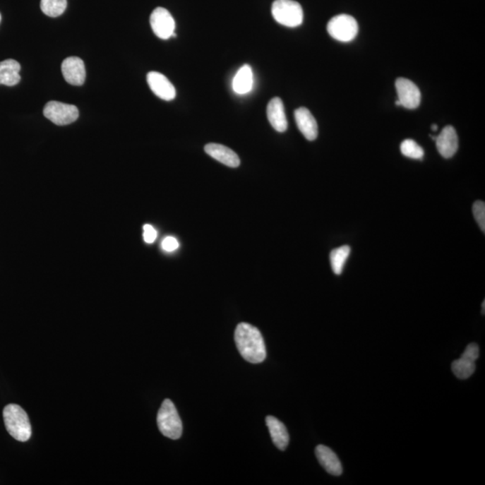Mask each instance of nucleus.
Segmentation results:
<instances>
[{"instance_id":"a211bd4d","label":"nucleus","mask_w":485,"mask_h":485,"mask_svg":"<svg viewBox=\"0 0 485 485\" xmlns=\"http://www.w3.org/2000/svg\"><path fill=\"white\" fill-rule=\"evenodd\" d=\"M253 84V76L252 68L249 65H244L237 71L233 79V89L236 94L246 95L252 90Z\"/></svg>"},{"instance_id":"423d86ee","label":"nucleus","mask_w":485,"mask_h":485,"mask_svg":"<svg viewBox=\"0 0 485 485\" xmlns=\"http://www.w3.org/2000/svg\"><path fill=\"white\" fill-rule=\"evenodd\" d=\"M44 116L59 126L71 124L78 120V109L75 105L52 101L46 104L44 109Z\"/></svg>"},{"instance_id":"393cba45","label":"nucleus","mask_w":485,"mask_h":485,"mask_svg":"<svg viewBox=\"0 0 485 485\" xmlns=\"http://www.w3.org/2000/svg\"><path fill=\"white\" fill-rule=\"evenodd\" d=\"M143 239L145 240V242L148 244H152L155 242V240L157 239V232L156 229H154V227L151 225H145L143 227Z\"/></svg>"},{"instance_id":"f257e3e1","label":"nucleus","mask_w":485,"mask_h":485,"mask_svg":"<svg viewBox=\"0 0 485 485\" xmlns=\"http://www.w3.org/2000/svg\"><path fill=\"white\" fill-rule=\"evenodd\" d=\"M235 342L241 356L246 361L261 363L266 358V348L262 333L247 323H241L235 331Z\"/></svg>"},{"instance_id":"bb28decb","label":"nucleus","mask_w":485,"mask_h":485,"mask_svg":"<svg viewBox=\"0 0 485 485\" xmlns=\"http://www.w3.org/2000/svg\"><path fill=\"white\" fill-rule=\"evenodd\" d=\"M485 301L483 302V314H484Z\"/></svg>"},{"instance_id":"412c9836","label":"nucleus","mask_w":485,"mask_h":485,"mask_svg":"<svg viewBox=\"0 0 485 485\" xmlns=\"http://www.w3.org/2000/svg\"><path fill=\"white\" fill-rule=\"evenodd\" d=\"M67 0H42L41 9L46 16L58 18L67 8Z\"/></svg>"},{"instance_id":"f3484780","label":"nucleus","mask_w":485,"mask_h":485,"mask_svg":"<svg viewBox=\"0 0 485 485\" xmlns=\"http://www.w3.org/2000/svg\"><path fill=\"white\" fill-rule=\"evenodd\" d=\"M20 69L21 66L15 59H6L0 62V85L8 87L18 85L21 79Z\"/></svg>"},{"instance_id":"2eb2a0df","label":"nucleus","mask_w":485,"mask_h":485,"mask_svg":"<svg viewBox=\"0 0 485 485\" xmlns=\"http://www.w3.org/2000/svg\"><path fill=\"white\" fill-rule=\"evenodd\" d=\"M204 150L209 156L220 162L221 164H225V166L234 168L239 167V156L229 148L220 144L210 143L206 145Z\"/></svg>"},{"instance_id":"1a4fd4ad","label":"nucleus","mask_w":485,"mask_h":485,"mask_svg":"<svg viewBox=\"0 0 485 485\" xmlns=\"http://www.w3.org/2000/svg\"><path fill=\"white\" fill-rule=\"evenodd\" d=\"M147 80L151 90L157 97L164 101H172L176 98V88L166 76L160 72L151 71L147 76Z\"/></svg>"},{"instance_id":"ddd939ff","label":"nucleus","mask_w":485,"mask_h":485,"mask_svg":"<svg viewBox=\"0 0 485 485\" xmlns=\"http://www.w3.org/2000/svg\"><path fill=\"white\" fill-rule=\"evenodd\" d=\"M267 117L270 125L278 133H285L288 128L285 104L280 97L273 98L267 105Z\"/></svg>"},{"instance_id":"a878e982","label":"nucleus","mask_w":485,"mask_h":485,"mask_svg":"<svg viewBox=\"0 0 485 485\" xmlns=\"http://www.w3.org/2000/svg\"><path fill=\"white\" fill-rule=\"evenodd\" d=\"M431 130L436 131L438 130V126L436 124L431 125Z\"/></svg>"},{"instance_id":"dca6fc26","label":"nucleus","mask_w":485,"mask_h":485,"mask_svg":"<svg viewBox=\"0 0 485 485\" xmlns=\"http://www.w3.org/2000/svg\"><path fill=\"white\" fill-rule=\"evenodd\" d=\"M266 424L273 443L279 450H285L289 442V432L285 425L273 417L266 418Z\"/></svg>"},{"instance_id":"4468645a","label":"nucleus","mask_w":485,"mask_h":485,"mask_svg":"<svg viewBox=\"0 0 485 485\" xmlns=\"http://www.w3.org/2000/svg\"><path fill=\"white\" fill-rule=\"evenodd\" d=\"M316 456L318 457L319 463L325 468V471L335 477L341 476L342 473V466L341 461L331 448L319 445L316 448Z\"/></svg>"},{"instance_id":"b1692460","label":"nucleus","mask_w":485,"mask_h":485,"mask_svg":"<svg viewBox=\"0 0 485 485\" xmlns=\"http://www.w3.org/2000/svg\"><path fill=\"white\" fill-rule=\"evenodd\" d=\"M178 247H179V243L173 236H167L162 242V249L167 251V252H174Z\"/></svg>"},{"instance_id":"6ab92c4d","label":"nucleus","mask_w":485,"mask_h":485,"mask_svg":"<svg viewBox=\"0 0 485 485\" xmlns=\"http://www.w3.org/2000/svg\"><path fill=\"white\" fill-rule=\"evenodd\" d=\"M351 247L342 246L338 249H333L330 253V262H331L332 269L336 275H342L343 267L345 265Z\"/></svg>"},{"instance_id":"39448f33","label":"nucleus","mask_w":485,"mask_h":485,"mask_svg":"<svg viewBox=\"0 0 485 485\" xmlns=\"http://www.w3.org/2000/svg\"><path fill=\"white\" fill-rule=\"evenodd\" d=\"M328 34L339 42H349L358 35L359 25L354 18L349 15H339L330 20Z\"/></svg>"},{"instance_id":"9b49d317","label":"nucleus","mask_w":485,"mask_h":485,"mask_svg":"<svg viewBox=\"0 0 485 485\" xmlns=\"http://www.w3.org/2000/svg\"><path fill=\"white\" fill-rule=\"evenodd\" d=\"M436 146L438 152L445 158H450L458 150V137L454 127L446 126L436 137Z\"/></svg>"},{"instance_id":"5701e85b","label":"nucleus","mask_w":485,"mask_h":485,"mask_svg":"<svg viewBox=\"0 0 485 485\" xmlns=\"http://www.w3.org/2000/svg\"><path fill=\"white\" fill-rule=\"evenodd\" d=\"M473 214L478 226L483 232H485V203L484 201L477 200L473 205Z\"/></svg>"},{"instance_id":"f8f14e48","label":"nucleus","mask_w":485,"mask_h":485,"mask_svg":"<svg viewBox=\"0 0 485 485\" xmlns=\"http://www.w3.org/2000/svg\"><path fill=\"white\" fill-rule=\"evenodd\" d=\"M297 125L300 133L304 135L306 140L312 141L318 138V126L316 119L309 109L300 107L294 113Z\"/></svg>"},{"instance_id":"f03ea898","label":"nucleus","mask_w":485,"mask_h":485,"mask_svg":"<svg viewBox=\"0 0 485 485\" xmlns=\"http://www.w3.org/2000/svg\"><path fill=\"white\" fill-rule=\"evenodd\" d=\"M6 431L15 440L25 442L32 436L31 422L24 409L18 405H8L3 411Z\"/></svg>"},{"instance_id":"20e7f679","label":"nucleus","mask_w":485,"mask_h":485,"mask_svg":"<svg viewBox=\"0 0 485 485\" xmlns=\"http://www.w3.org/2000/svg\"><path fill=\"white\" fill-rule=\"evenodd\" d=\"M273 18L287 28H297L303 23L302 6L294 0H275L272 6Z\"/></svg>"},{"instance_id":"0eeeda50","label":"nucleus","mask_w":485,"mask_h":485,"mask_svg":"<svg viewBox=\"0 0 485 485\" xmlns=\"http://www.w3.org/2000/svg\"><path fill=\"white\" fill-rule=\"evenodd\" d=\"M150 25L152 28L154 34L158 38L162 40H167L174 36V29H176V22L169 11L166 8H157L154 10L152 14L150 16Z\"/></svg>"},{"instance_id":"6e6552de","label":"nucleus","mask_w":485,"mask_h":485,"mask_svg":"<svg viewBox=\"0 0 485 485\" xmlns=\"http://www.w3.org/2000/svg\"><path fill=\"white\" fill-rule=\"evenodd\" d=\"M399 103L407 109H417L421 104V95L420 89L414 82L407 78H399L395 81Z\"/></svg>"},{"instance_id":"cd10ccee","label":"nucleus","mask_w":485,"mask_h":485,"mask_svg":"<svg viewBox=\"0 0 485 485\" xmlns=\"http://www.w3.org/2000/svg\"><path fill=\"white\" fill-rule=\"evenodd\" d=\"M0 22H1V15H0Z\"/></svg>"},{"instance_id":"7ed1b4c3","label":"nucleus","mask_w":485,"mask_h":485,"mask_svg":"<svg viewBox=\"0 0 485 485\" xmlns=\"http://www.w3.org/2000/svg\"><path fill=\"white\" fill-rule=\"evenodd\" d=\"M157 426L164 436L178 440L183 433V424L174 402L166 399L157 414Z\"/></svg>"},{"instance_id":"4be33fe9","label":"nucleus","mask_w":485,"mask_h":485,"mask_svg":"<svg viewBox=\"0 0 485 485\" xmlns=\"http://www.w3.org/2000/svg\"><path fill=\"white\" fill-rule=\"evenodd\" d=\"M400 150L405 157L412 158V160H422L424 156V148L410 138L402 141Z\"/></svg>"},{"instance_id":"9d476101","label":"nucleus","mask_w":485,"mask_h":485,"mask_svg":"<svg viewBox=\"0 0 485 485\" xmlns=\"http://www.w3.org/2000/svg\"><path fill=\"white\" fill-rule=\"evenodd\" d=\"M61 71L68 84L82 85L85 80L84 61L78 57H68L61 64Z\"/></svg>"},{"instance_id":"aec40b11","label":"nucleus","mask_w":485,"mask_h":485,"mask_svg":"<svg viewBox=\"0 0 485 485\" xmlns=\"http://www.w3.org/2000/svg\"><path fill=\"white\" fill-rule=\"evenodd\" d=\"M451 369L457 378L467 379L470 378L476 371V361L461 356L460 359L452 363Z\"/></svg>"}]
</instances>
